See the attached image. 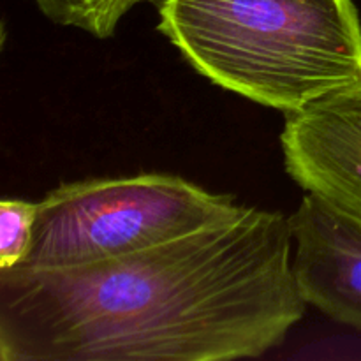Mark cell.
Here are the masks:
<instances>
[{
	"instance_id": "cell-5",
	"label": "cell",
	"mask_w": 361,
	"mask_h": 361,
	"mask_svg": "<svg viewBox=\"0 0 361 361\" xmlns=\"http://www.w3.org/2000/svg\"><path fill=\"white\" fill-rule=\"evenodd\" d=\"M289 219L293 275L302 298L361 331V217L307 192Z\"/></svg>"
},
{
	"instance_id": "cell-6",
	"label": "cell",
	"mask_w": 361,
	"mask_h": 361,
	"mask_svg": "<svg viewBox=\"0 0 361 361\" xmlns=\"http://www.w3.org/2000/svg\"><path fill=\"white\" fill-rule=\"evenodd\" d=\"M42 14L60 27L83 30L97 39L115 34L122 18L143 2L155 0H34ZM159 2V0H157Z\"/></svg>"
},
{
	"instance_id": "cell-3",
	"label": "cell",
	"mask_w": 361,
	"mask_h": 361,
	"mask_svg": "<svg viewBox=\"0 0 361 361\" xmlns=\"http://www.w3.org/2000/svg\"><path fill=\"white\" fill-rule=\"evenodd\" d=\"M242 208L228 194L164 173L63 183L37 203L30 247L18 267L115 259L217 224Z\"/></svg>"
},
{
	"instance_id": "cell-4",
	"label": "cell",
	"mask_w": 361,
	"mask_h": 361,
	"mask_svg": "<svg viewBox=\"0 0 361 361\" xmlns=\"http://www.w3.org/2000/svg\"><path fill=\"white\" fill-rule=\"evenodd\" d=\"M281 147L303 190L361 217V85L286 115Z\"/></svg>"
},
{
	"instance_id": "cell-2",
	"label": "cell",
	"mask_w": 361,
	"mask_h": 361,
	"mask_svg": "<svg viewBox=\"0 0 361 361\" xmlns=\"http://www.w3.org/2000/svg\"><path fill=\"white\" fill-rule=\"evenodd\" d=\"M157 30L201 76L284 115L361 85L353 0H159Z\"/></svg>"
},
{
	"instance_id": "cell-1",
	"label": "cell",
	"mask_w": 361,
	"mask_h": 361,
	"mask_svg": "<svg viewBox=\"0 0 361 361\" xmlns=\"http://www.w3.org/2000/svg\"><path fill=\"white\" fill-rule=\"evenodd\" d=\"M291 261V219L243 207L115 259L0 270V358H257L305 312Z\"/></svg>"
},
{
	"instance_id": "cell-7",
	"label": "cell",
	"mask_w": 361,
	"mask_h": 361,
	"mask_svg": "<svg viewBox=\"0 0 361 361\" xmlns=\"http://www.w3.org/2000/svg\"><path fill=\"white\" fill-rule=\"evenodd\" d=\"M37 203L4 200L0 203V270L14 268L27 257Z\"/></svg>"
}]
</instances>
